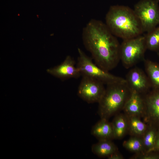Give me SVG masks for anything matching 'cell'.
<instances>
[{
	"mask_svg": "<svg viewBox=\"0 0 159 159\" xmlns=\"http://www.w3.org/2000/svg\"><path fill=\"white\" fill-rule=\"evenodd\" d=\"M82 39L96 64L109 71L117 65L120 59V45L105 24L91 19L83 28Z\"/></svg>",
	"mask_w": 159,
	"mask_h": 159,
	"instance_id": "1",
	"label": "cell"
},
{
	"mask_svg": "<svg viewBox=\"0 0 159 159\" xmlns=\"http://www.w3.org/2000/svg\"><path fill=\"white\" fill-rule=\"evenodd\" d=\"M105 21L111 33L124 40L138 36L143 31L134 11L127 6H111L106 15Z\"/></svg>",
	"mask_w": 159,
	"mask_h": 159,
	"instance_id": "2",
	"label": "cell"
},
{
	"mask_svg": "<svg viewBox=\"0 0 159 159\" xmlns=\"http://www.w3.org/2000/svg\"><path fill=\"white\" fill-rule=\"evenodd\" d=\"M131 92L127 82L107 85L98 103V113L100 118L108 120L122 110Z\"/></svg>",
	"mask_w": 159,
	"mask_h": 159,
	"instance_id": "3",
	"label": "cell"
},
{
	"mask_svg": "<svg viewBox=\"0 0 159 159\" xmlns=\"http://www.w3.org/2000/svg\"><path fill=\"white\" fill-rule=\"evenodd\" d=\"M78 52L79 56L77 66L82 77L94 79L106 85L126 82L125 79L112 74L95 64L80 48L78 49Z\"/></svg>",
	"mask_w": 159,
	"mask_h": 159,
	"instance_id": "4",
	"label": "cell"
},
{
	"mask_svg": "<svg viewBox=\"0 0 159 159\" xmlns=\"http://www.w3.org/2000/svg\"><path fill=\"white\" fill-rule=\"evenodd\" d=\"M146 49L145 37L124 40L120 45V55L124 67L127 69L134 65L143 58Z\"/></svg>",
	"mask_w": 159,
	"mask_h": 159,
	"instance_id": "5",
	"label": "cell"
},
{
	"mask_svg": "<svg viewBox=\"0 0 159 159\" xmlns=\"http://www.w3.org/2000/svg\"><path fill=\"white\" fill-rule=\"evenodd\" d=\"M133 11L143 31L149 32L159 23V11L153 0H141L135 5Z\"/></svg>",
	"mask_w": 159,
	"mask_h": 159,
	"instance_id": "6",
	"label": "cell"
},
{
	"mask_svg": "<svg viewBox=\"0 0 159 159\" xmlns=\"http://www.w3.org/2000/svg\"><path fill=\"white\" fill-rule=\"evenodd\" d=\"M104 85L94 79L82 76L78 87V95L88 103H98L105 92Z\"/></svg>",
	"mask_w": 159,
	"mask_h": 159,
	"instance_id": "7",
	"label": "cell"
},
{
	"mask_svg": "<svg viewBox=\"0 0 159 159\" xmlns=\"http://www.w3.org/2000/svg\"><path fill=\"white\" fill-rule=\"evenodd\" d=\"M144 99L145 109L143 117L144 122L159 130V90L147 93Z\"/></svg>",
	"mask_w": 159,
	"mask_h": 159,
	"instance_id": "8",
	"label": "cell"
},
{
	"mask_svg": "<svg viewBox=\"0 0 159 159\" xmlns=\"http://www.w3.org/2000/svg\"><path fill=\"white\" fill-rule=\"evenodd\" d=\"M131 91H135L142 95L148 92L150 84L148 77L140 69L135 67L127 73L125 79Z\"/></svg>",
	"mask_w": 159,
	"mask_h": 159,
	"instance_id": "9",
	"label": "cell"
},
{
	"mask_svg": "<svg viewBox=\"0 0 159 159\" xmlns=\"http://www.w3.org/2000/svg\"><path fill=\"white\" fill-rule=\"evenodd\" d=\"M47 71L62 80L71 78H77L81 76L79 69L75 66V61L70 56H67L61 64L48 69Z\"/></svg>",
	"mask_w": 159,
	"mask_h": 159,
	"instance_id": "10",
	"label": "cell"
},
{
	"mask_svg": "<svg viewBox=\"0 0 159 159\" xmlns=\"http://www.w3.org/2000/svg\"><path fill=\"white\" fill-rule=\"evenodd\" d=\"M135 91H131L123 108L127 116L143 117L145 109L144 96Z\"/></svg>",
	"mask_w": 159,
	"mask_h": 159,
	"instance_id": "11",
	"label": "cell"
},
{
	"mask_svg": "<svg viewBox=\"0 0 159 159\" xmlns=\"http://www.w3.org/2000/svg\"><path fill=\"white\" fill-rule=\"evenodd\" d=\"M91 134L99 140H111L114 139L111 122L107 120L101 118L92 127Z\"/></svg>",
	"mask_w": 159,
	"mask_h": 159,
	"instance_id": "12",
	"label": "cell"
},
{
	"mask_svg": "<svg viewBox=\"0 0 159 159\" xmlns=\"http://www.w3.org/2000/svg\"><path fill=\"white\" fill-rule=\"evenodd\" d=\"M115 115L111 122L114 139H120L128 133L127 117L124 113H117Z\"/></svg>",
	"mask_w": 159,
	"mask_h": 159,
	"instance_id": "13",
	"label": "cell"
},
{
	"mask_svg": "<svg viewBox=\"0 0 159 159\" xmlns=\"http://www.w3.org/2000/svg\"><path fill=\"white\" fill-rule=\"evenodd\" d=\"M92 152L100 157H107L118 150V148L111 140H99L92 147Z\"/></svg>",
	"mask_w": 159,
	"mask_h": 159,
	"instance_id": "14",
	"label": "cell"
},
{
	"mask_svg": "<svg viewBox=\"0 0 159 159\" xmlns=\"http://www.w3.org/2000/svg\"><path fill=\"white\" fill-rule=\"evenodd\" d=\"M127 117L128 123V133L132 136L141 138L146 130L148 125L144 122L142 121L139 117Z\"/></svg>",
	"mask_w": 159,
	"mask_h": 159,
	"instance_id": "15",
	"label": "cell"
},
{
	"mask_svg": "<svg viewBox=\"0 0 159 159\" xmlns=\"http://www.w3.org/2000/svg\"><path fill=\"white\" fill-rule=\"evenodd\" d=\"M145 132L141 137L144 152L153 151L158 130L155 127L148 125Z\"/></svg>",
	"mask_w": 159,
	"mask_h": 159,
	"instance_id": "16",
	"label": "cell"
},
{
	"mask_svg": "<svg viewBox=\"0 0 159 159\" xmlns=\"http://www.w3.org/2000/svg\"><path fill=\"white\" fill-rule=\"evenodd\" d=\"M145 64L148 78L155 90H159V66L148 60H145Z\"/></svg>",
	"mask_w": 159,
	"mask_h": 159,
	"instance_id": "17",
	"label": "cell"
},
{
	"mask_svg": "<svg viewBox=\"0 0 159 159\" xmlns=\"http://www.w3.org/2000/svg\"><path fill=\"white\" fill-rule=\"evenodd\" d=\"M123 146L127 150L135 154L144 152L143 142L141 137L132 136L123 143Z\"/></svg>",
	"mask_w": 159,
	"mask_h": 159,
	"instance_id": "18",
	"label": "cell"
},
{
	"mask_svg": "<svg viewBox=\"0 0 159 159\" xmlns=\"http://www.w3.org/2000/svg\"><path fill=\"white\" fill-rule=\"evenodd\" d=\"M146 48L152 50L159 48V27L154 29L145 37Z\"/></svg>",
	"mask_w": 159,
	"mask_h": 159,
	"instance_id": "19",
	"label": "cell"
},
{
	"mask_svg": "<svg viewBox=\"0 0 159 159\" xmlns=\"http://www.w3.org/2000/svg\"><path fill=\"white\" fill-rule=\"evenodd\" d=\"M131 158L132 159H159V153L154 151L143 152L135 154Z\"/></svg>",
	"mask_w": 159,
	"mask_h": 159,
	"instance_id": "20",
	"label": "cell"
},
{
	"mask_svg": "<svg viewBox=\"0 0 159 159\" xmlns=\"http://www.w3.org/2000/svg\"><path fill=\"white\" fill-rule=\"evenodd\" d=\"M108 159H123L124 158L123 155L117 151L108 157Z\"/></svg>",
	"mask_w": 159,
	"mask_h": 159,
	"instance_id": "21",
	"label": "cell"
},
{
	"mask_svg": "<svg viewBox=\"0 0 159 159\" xmlns=\"http://www.w3.org/2000/svg\"><path fill=\"white\" fill-rule=\"evenodd\" d=\"M153 151L159 153V130H158Z\"/></svg>",
	"mask_w": 159,
	"mask_h": 159,
	"instance_id": "22",
	"label": "cell"
},
{
	"mask_svg": "<svg viewBox=\"0 0 159 159\" xmlns=\"http://www.w3.org/2000/svg\"></svg>",
	"mask_w": 159,
	"mask_h": 159,
	"instance_id": "23",
	"label": "cell"
}]
</instances>
